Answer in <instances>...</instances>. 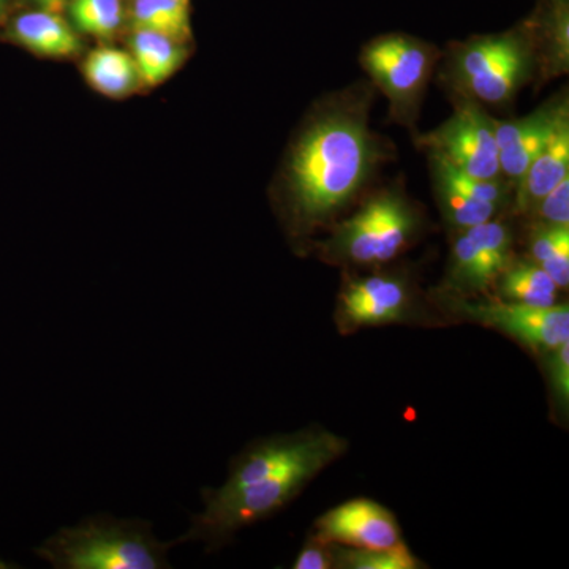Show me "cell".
<instances>
[{
    "mask_svg": "<svg viewBox=\"0 0 569 569\" xmlns=\"http://www.w3.org/2000/svg\"><path fill=\"white\" fill-rule=\"evenodd\" d=\"M376 144L361 111L323 112L299 138L287 168L288 219L295 234L325 227L365 186Z\"/></svg>",
    "mask_w": 569,
    "mask_h": 569,
    "instance_id": "1",
    "label": "cell"
},
{
    "mask_svg": "<svg viewBox=\"0 0 569 569\" xmlns=\"http://www.w3.org/2000/svg\"><path fill=\"white\" fill-rule=\"evenodd\" d=\"M173 548L149 520L99 512L62 527L33 553L54 569H167Z\"/></svg>",
    "mask_w": 569,
    "mask_h": 569,
    "instance_id": "2",
    "label": "cell"
},
{
    "mask_svg": "<svg viewBox=\"0 0 569 569\" xmlns=\"http://www.w3.org/2000/svg\"><path fill=\"white\" fill-rule=\"evenodd\" d=\"M415 231L417 216L410 204L397 193L378 194L337 224L323 242V254L335 263H387L410 244Z\"/></svg>",
    "mask_w": 569,
    "mask_h": 569,
    "instance_id": "3",
    "label": "cell"
},
{
    "mask_svg": "<svg viewBox=\"0 0 569 569\" xmlns=\"http://www.w3.org/2000/svg\"><path fill=\"white\" fill-rule=\"evenodd\" d=\"M443 302L455 316L496 329L535 353L548 355L569 342L567 305L533 307L501 298L473 302L455 293L445 295Z\"/></svg>",
    "mask_w": 569,
    "mask_h": 569,
    "instance_id": "4",
    "label": "cell"
},
{
    "mask_svg": "<svg viewBox=\"0 0 569 569\" xmlns=\"http://www.w3.org/2000/svg\"><path fill=\"white\" fill-rule=\"evenodd\" d=\"M529 69V52L512 36L470 41L456 59L458 80L482 102L503 103Z\"/></svg>",
    "mask_w": 569,
    "mask_h": 569,
    "instance_id": "5",
    "label": "cell"
},
{
    "mask_svg": "<svg viewBox=\"0 0 569 569\" xmlns=\"http://www.w3.org/2000/svg\"><path fill=\"white\" fill-rule=\"evenodd\" d=\"M427 144L463 173L479 179H497L500 174L496 122L475 103H460L456 114L430 134Z\"/></svg>",
    "mask_w": 569,
    "mask_h": 569,
    "instance_id": "6",
    "label": "cell"
},
{
    "mask_svg": "<svg viewBox=\"0 0 569 569\" xmlns=\"http://www.w3.org/2000/svg\"><path fill=\"white\" fill-rule=\"evenodd\" d=\"M362 63L397 110H408L425 89L432 69V52L417 40L385 37L366 48Z\"/></svg>",
    "mask_w": 569,
    "mask_h": 569,
    "instance_id": "7",
    "label": "cell"
},
{
    "mask_svg": "<svg viewBox=\"0 0 569 569\" xmlns=\"http://www.w3.org/2000/svg\"><path fill=\"white\" fill-rule=\"evenodd\" d=\"M407 284L396 277L370 276L348 280L337 302L336 321L342 332L369 326L400 323L411 316Z\"/></svg>",
    "mask_w": 569,
    "mask_h": 569,
    "instance_id": "8",
    "label": "cell"
},
{
    "mask_svg": "<svg viewBox=\"0 0 569 569\" xmlns=\"http://www.w3.org/2000/svg\"><path fill=\"white\" fill-rule=\"evenodd\" d=\"M316 535L347 548L389 549L403 545L395 515L369 498H355L325 512L317 519Z\"/></svg>",
    "mask_w": 569,
    "mask_h": 569,
    "instance_id": "9",
    "label": "cell"
},
{
    "mask_svg": "<svg viewBox=\"0 0 569 569\" xmlns=\"http://www.w3.org/2000/svg\"><path fill=\"white\" fill-rule=\"evenodd\" d=\"M565 123H568L567 104L541 108L519 121L496 123L500 170L518 186L530 164L548 148Z\"/></svg>",
    "mask_w": 569,
    "mask_h": 569,
    "instance_id": "10",
    "label": "cell"
},
{
    "mask_svg": "<svg viewBox=\"0 0 569 569\" xmlns=\"http://www.w3.org/2000/svg\"><path fill=\"white\" fill-rule=\"evenodd\" d=\"M7 36L41 58L67 59L82 51V41L73 26L52 11H26L10 22Z\"/></svg>",
    "mask_w": 569,
    "mask_h": 569,
    "instance_id": "11",
    "label": "cell"
},
{
    "mask_svg": "<svg viewBox=\"0 0 569 569\" xmlns=\"http://www.w3.org/2000/svg\"><path fill=\"white\" fill-rule=\"evenodd\" d=\"M569 174V126L565 123L548 148L522 176L516 190V208L529 212Z\"/></svg>",
    "mask_w": 569,
    "mask_h": 569,
    "instance_id": "12",
    "label": "cell"
},
{
    "mask_svg": "<svg viewBox=\"0 0 569 569\" xmlns=\"http://www.w3.org/2000/svg\"><path fill=\"white\" fill-rule=\"evenodd\" d=\"M129 44L141 82L148 88L170 80L189 54L186 43L157 32L133 31Z\"/></svg>",
    "mask_w": 569,
    "mask_h": 569,
    "instance_id": "13",
    "label": "cell"
},
{
    "mask_svg": "<svg viewBox=\"0 0 569 569\" xmlns=\"http://www.w3.org/2000/svg\"><path fill=\"white\" fill-rule=\"evenodd\" d=\"M82 71L97 92L111 99L130 96L142 84L132 54L118 48L102 47L89 52Z\"/></svg>",
    "mask_w": 569,
    "mask_h": 569,
    "instance_id": "14",
    "label": "cell"
},
{
    "mask_svg": "<svg viewBox=\"0 0 569 569\" xmlns=\"http://www.w3.org/2000/svg\"><path fill=\"white\" fill-rule=\"evenodd\" d=\"M498 279H500L498 288H500L501 299L533 307L556 305L559 287L535 261L533 263L531 261L511 263Z\"/></svg>",
    "mask_w": 569,
    "mask_h": 569,
    "instance_id": "15",
    "label": "cell"
},
{
    "mask_svg": "<svg viewBox=\"0 0 569 569\" xmlns=\"http://www.w3.org/2000/svg\"><path fill=\"white\" fill-rule=\"evenodd\" d=\"M133 31L162 33L179 43H187L190 31L189 3L183 0H133Z\"/></svg>",
    "mask_w": 569,
    "mask_h": 569,
    "instance_id": "16",
    "label": "cell"
},
{
    "mask_svg": "<svg viewBox=\"0 0 569 569\" xmlns=\"http://www.w3.org/2000/svg\"><path fill=\"white\" fill-rule=\"evenodd\" d=\"M498 279L496 269L479 253L477 246L466 233L456 239L452 247L451 268H449V284L456 293H478L486 291Z\"/></svg>",
    "mask_w": 569,
    "mask_h": 569,
    "instance_id": "17",
    "label": "cell"
},
{
    "mask_svg": "<svg viewBox=\"0 0 569 569\" xmlns=\"http://www.w3.org/2000/svg\"><path fill=\"white\" fill-rule=\"evenodd\" d=\"M531 257L559 288L569 283L568 224H538L530 242Z\"/></svg>",
    "mask_w": 569,
    "mask_h": 569,
    "instance_id": "18",
    "label": "cell"
},
{
    "mask_svg": "<svg viewBox=\"0 0 569 569\" xmlns=\"http://www.w3.org/2000/svg\"><path fill=\"white\" fill-rule=\"evenodd\" d=\"M74 28L100 40H111L123 22L122 0H70Z\"/></svg>",
    "mask_w": 569,
    "mask_h": 569,
    "instance_id": "19",
    "label": "cell"
},
{
    "mask_svg": "<svg viewBox=\"0 0 569 569\" xmlns=\"http://www.w3.org/2000/svg\"><path fill=\"white\" fill-rule=\"evenodd\" d=\"M430 164H432L433 178L448 182L449 186L455 187L467 197L473 198V200L493 204L497 208L507 201V183L497 181V179H479L463 173L455 164L449 163L436 149L430 152Z\"/></svg>",
    "mask_w": 569,
    "mask_h": 569,
    "instance_id": "20",
    "label": "cell"
},
{
    "mask_svg": "<svg viewBox=\"0 0 569 569\" xmlns=\"http://www.w3.org/2000/svg\"><path fill=\"white\" fill-rule=\"evenodd\" d=\"M336 567L348 569H418L422 561L403 545L389 549H358L335 545Z\"/></svg>",
    "mask_w": 569,
    "mask_h": 569,
    "instance_id": "21",
    "label": "cell"
},
{
    "mask_svg": "<svg viewBox=\"0 0 569 569\" xmlns=\"http://www.w3.org/2000/svg\"><path fill=\"white\" fill-rule=\"evenodd\" d=\"M433 181H436L438 203H440L441 211H443L449 223L463 231L467 228L475 227V224L492 220L497 206L473 200V198L459 192L458 189L449 186L448 182L441 181V179L433 178Z\"/></svg>",
    "mask_w": 569,
    "mask_h": 569,
    "instance_id": "22",
    "label": "cell"
},
{
    "mask_svg": "<svg viewBox=\"0 0 569 569\" xmlns=\"http://www.w3.org/2000/svg\"><path fill=\"white\" fill-rule=\"evenodd\" d=\"M463 233L471 239L479 253L496 269L498 277L512 263L511 233L503 223L488 222L467 228Z\"/></svg>",
    "mask_w": 569,
    "mask_h": 569,
    "instance_id": "23",
    "label": "cell"
},
{
    "mask_svg": "<svg viewBox=\"0 0 569 569\" xmlns=\"http://www.w3.org/2000/svg\"><path fill=\"white\" fill-rule=\"evenodd\" d=\"M549 387L559 406L568 411L569 402V342L548 353Z\"/></svg>",
    "mask_w": 569,
    "mask_h": 569,
    "instance_id": "24",
    "label": "cell"
},
{
    "mask_svg": "<svg viewBox=\"0 0 569 569\" xmlns=\"http://www.w3.org/2000/svg\"><path fill=\"white\" fill-rule=\"evenodd\" d=\"M541 222L546 224H568L569 227V174L537 206Z\"/></svg>",
    "mask_w": 569,
    "mask_h": 569,
    "instance_id": "25",
    "label": "cell"
},
{
    "mask_svg": "<svg viewBox=\"0 0 569 569\" xmlns=\"http://www.w3.org/2000/svg\"><path fill=\"white\" fill-rule=\"evenodd\" d=\"M293 568L296 569H329L336 568V549L332 542L325 541L316 533L307 538L305 548L299 552Z\"/></svg>",
    "mask_w": 569,
    "mask_h": 569,
    "instance_id": "26",
    "label": "cell"
},
{
    "mask_svg": "<svg viewBox=\"0 0 569 569\" xmlns=\"http://www.w3.org/2000/svg\"><path fill=\"white\" fill-rule=\"evenodd\" d=\"M37 6L40 7V10L52 11V13H61L67 6H69L70 0H33Z\"/></svg>",
    "mask_w": 569,
    "mask_h": 569,
    "instance_id": "27",
    "label": "cell"
},
{
    "mask_svg": "<svg viewBox=\"0 0 569 569\" xmlns=\"http://www.w3.org/2000/svg\"><path fill=\"white\" fill-rule=\"evenodd\" d=\"M9 2L10 0H0V20H2L3 14H6Z\"/></svg>",
    "mask_w": 569,
    "mask_h": 569,
    "instance_id": "28",
    "label": "cell"
},
{
    "mask_svg": "<svg viewBox=\"0 0 569 569\" xmlns=\"http://www.w3.org/2000/svg\"><path fill=\"white\" fill-rule=\"evenodd\" d=\"M183 2L190 3V0H183Z\"/></svg>",
    "mask_w": 569,
    "mask_h": 569,
    "instance_id": "29",
    "label": "cell"
}]
</instances>
